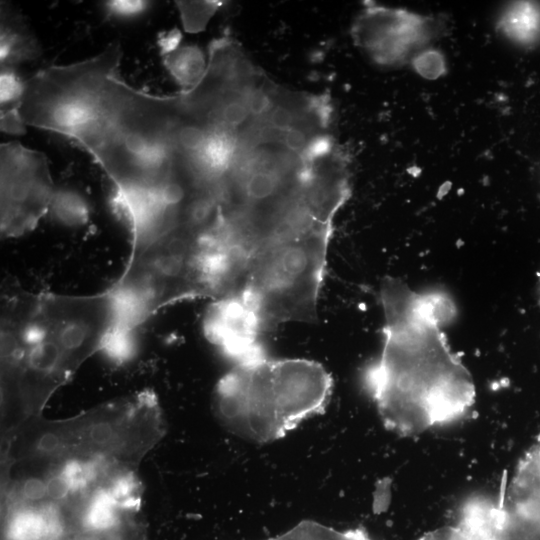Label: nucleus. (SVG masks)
Here are the masks:
<instances>
[{
  "instance_id": "nucleus-1",
  "label": "nucleus",
  "mask_w": 540,
  "mask_h": 540,
  "mask_svg": "<svg viewBox=\"0 0 540 540\" xmlns=\"http://www.w3.org/2000/svg\"><path fill=\"white\" fill-rule=\"evenodd\" d=\"M380 296L382 350L362 381L384 426L410 436L462 418L476 390L443 330L456 314L453 299L440 290H414L395 277L383 280Z\"/></svg>"
},
{
  "instance_id": "nucleus-2",
  "label": "nucleus",
  "mask_w": 540,
  "mask_h": 540,
  "mask_svg": "<svg viewBox=\"0 0 540 540\" xmlns=\"http://www.w3.org/2000/svg\"><path fill=\"white\" fill-rule=\"evenodd\" d=\"M0 327L2 433L42 414L95 353L117 358L131 349L111 288L89 295L36 293L6 281Z\"/></svg>"
},
{
  "instance_id": "nucleus-3",
  "label": "nucleus",
  "mask_w": 540,
  "mask_h": 540,
  "mask_svg": "<svg viewBox=\"0 0 540 540\" xmlns=\"http://www.w3.org/2000/svg\"><path fill=\"white\" fill-rule=\"evenodd\" d=\"M2 491L1 540H146L130 474L22 468Z\"/></svg>"
},
{
  "instance_id": "nucleus-4",
  "label": "nucleus",
  "mask_w": 540,
  "mask_h": 540,
  "mask_svg": "<svg viewBox=\"0 0 540 540\" xmlns=\"http://www.w3.org/2000/svg\"><path fill=\"white\" fill-rule=\"evenodd\" d=\"M155 394L141 391L67 419L29 417L2 436L6 460H103L139 469L165 434Z\"/></svg>"
},
{
  "instance_id": "nucleus-5",
  "label": "nucleus",
  "mask_w": 540,
  "mask_h": 540,
  "mask_svg": "<svg viewBox=\"0 0 540 540\" xmlns=\"http://www.w3.org/2000/svg\"><path fill=\"white\" fill-rule=\"evenodd\" d=\"M332 386L331 375L316 361L265 354L235 364L221 378L214 393V411L235 436L269 443L322 413Z\"/></svg>"
},
{
  "instance_id": "nucleus-6",
  "label": "nucleus",
  "mask_w": 540,
  "mask_h": 540,
  "mask_svg": "<svg viewBox=\"0 0 540 540\" xmlns=\"http://www.w3.org/2000/svg\"><path fill=\"white\" fill-rule=\"evenodd\" d=\"M333 225H320L266 245L244 266L238 294L261 333L283 323H316Z\"/></svg>"
},
{
  "instance_id": "nucleus-7",
  "label": "nucleus",
  "mask_w": 540,
  "mask_h": 540,
  "mask_svg": "<svg viewBox=\"0 0 540 540\" xmlns=\"http://www.w3.org/2000/svg\"><path fill=\"white\" fill-rule=\"evenodd\" d=\"M44 153L17 141L0 146V227L4 237L31 231L50 210L55 195Z\"/></svg>"
},
{
  "instance_id": "nucleus-8",
  "label": "nucleus",
  "mask_w": 540,
  "mask_h": 540,
  "mask_svg": "<svg viewBox=\"0 0 540 540\" xmlns=\"http://www.w3.org/2000/svg\"><path fill=\"white\" fill-rule=\"evenodd\" d=\"M404 9L365 2L351 35L356 46L380 65H402L426 49L441 31V21Z\"/></svg>"
},
{
  "instance_id": "nucleus-9",
  "label": "nucleus",
  "mask_w": 540,
  "mask_h": 540,
  "mask_svg": "<svg viewBox=\"0 0 540 540\" xmlns=\"http://www.w3.org/2000/svg\"><path fill=\"white\" fill-rule=\"evenodd\" d=\"M204 330L208 339L235 364L266 354L257 322L237 294L213 302L206 314Z\"/></svg>"
},
{
  "instance_id": "nucleus-10",
  "label": "nucleus",
  "mask_w": 540,
  "mask_h": 540,
  "mask_svg": "<svg viewBox=\"0 0 540 540\" xmlns=\"http://www.w3.org/2000/svg\"><path fill=\"white\" fill-rule=\"evenodd\" d=\"M41 45L25 19L8 4L1 2L0 66L12 68L33 61L41 55Z\"/></svg>"
},
{
  "instance_id": "nucleus-11",
  "label": "nucleus",
  "mask_w": 540,
  "mask_h": 540,
  "mask_svg": "<svg viewBox=\"0 0 540 540\" xmlns=\"http://www.w3.org/2000/svg\"><path fill=\"white\" fill-rule=\"evenodd\" d=\"M496 28L511 42L522 47L540 46V2H512L501 13Z\"/></svg>"
},
{
  "instance_id": "nucleus-12",
  "label": "nucleus",
  "mask_w": 540,
  "mask_h": 540,
  "mask_svg": "<svg viewBox=\"0 0 540 540\" xmlns=\"http://www.w3.org/2000/svg\"><path fill=\"white\" fill-rule=\"evenodd\" d=\"M163 64L183 91L196 86L207 69L204 53L196 45H180L163 56Z\"/></svg>"
},
{
  "instance_id": "nucleus-13",
  "label": "nucleus",
  "mask_w": 540,
  "mask_h": 540,
  "mask_svg": "<svg viewBox=\"0 0 540 540\" xmlns=\"http://www.w3.org/2000/svg\"><path fill=\"white\" fill-rule=\"evenodd\" d=\"M186 32L197 33L205 29L209 20L222 6L221 1H176Z\"/></svg>"
},
{
  "instance_id": "nucleus-14",
  "label": "nucleus",
  "mask_w": 540,
  "mask_h": 540,
  "mask_svg": "<svg viewBox=\"0 0 540 540\" xmlns=\"http://www.w3.org/2000/svg\"><path fill=\"white\" fill-rule=\"evenodd\" d=\"M50 209L61 221L73 224L85 222L89 213L84 197L70 189H56Z\"/></svg>"
},
{
  "instance_id": "nucleus-15",
  "label": "nucleus",
  "mask_w": 540,
  "mask_h": 540,
  "mask_svg": "<svg viewBox=\"0 0 540 540\" xmlns=\"http://www.w3.org/2000/svg\"><path fill=\"white\" fill-rule=\"evenodd\" d=\"M23 81L16 69L1 68L0 72V116L20 114L24 91Z\"/></svg>"
},
{
  "instance_id": "nucleus-16",
  "label": "nucleus",
  "mask_w": 540,
  "mask_h": 540,
  "mask_svg": "<svg viewBox=\"0 0 540 540\" xmlns=\"http://www.w3.org/2000/svg\"><path fill=\"white\" fill-rule=\"evenodd\" d=\"M411 63L417 73L427 79H436L446 73L445 59L439 51L434 49L419 52Z\"/></svg>"
},
{
  "instance_id": "nucleus-17",
  "label": "nucleus",
  "mask_w": 540,
  "mask_h": 540,
  "mask_svg": "<svg viewBox=\"0 0 540 540\" xmlns=\"http://www.w3.org/2000/svg\"><path fill=\"white\" fill-rule=\"evenodd\" d=\"M150 6L151 2L142 0H113L102 3L105 14L117 20L138 18L147 12Z\"/></svg>"
},
{
  "instance_id": "nucleus-18",
  "label": "nucleus",
  "mask_w": 540,
  "mask_h": 540,
  "mask_svg": "<svg viewBox=\"0 0 540 540\" xmlns=\"http://www.w3.org/2000/svg\"><path fill=\"white\" fill-rule=\"evenodd\" d=\"M419 540H474L458 524L444 526L424 534Z\"/></svg>"
},
{
  "instance_id": "nucleus-19",
  "label": "nucleus",
  "mask_w": 540,
  "mask_h": 540,
  "mask_svg": "<svg viewBox=\"0 0 540 540\" xmlns=\"http://www.w3.org/2000/svg\"><path fill=\"white\" fill-rule=\"evenodd\" d=\"M181 33L178 29L163 32L158 36L157 44L163 56L175 51L181 43Z\"/></svg>"
},
{
  "instance_id": "nucleus-20",
  "label": "nucleus",
  "mask_w": 540,
  "mask_h": 540,
  "mask_svg": "<svg viewBox=\"0 0 540 540\" xmlns=\"http://www.w3.org/2000/svg\"><path fill=\"white\" fill-rule=\"evenodd\" d=\"M537 299H538V303L540 305V273H539L538 281H537Z\"/></svg>"
}]
</instances>
